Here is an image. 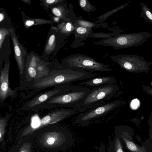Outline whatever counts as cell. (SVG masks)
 Instances as JSON below:
<instances>
[{
	"label": "cell",
	"mask_w": 152,
	"mask_h": 152,
	"mask_svg": "<svg viewBox=\"0 0 152 152\" xmlns=\"http://www.w3.org/2000/svg\"><path fill=\"white\" fill-rule=\"evenodd\" d=\"M98 75L63 67L59 70L51 71L46 76L34 80L25 89L38 91L52 87L68 85L76 81L91 79Z\"/></svg>",
	"instance_id": "obj_1"
},
{
	"label": "cell",
	"mask_w": 152,
	"mask_h": 152,
	"mask_svg": "<svg viewBox=\"0 0 152 152\" xmlns=\"http://www.w3.org/2000/svg\"><path fill=\"white\" fill-rule=\"evenodd\" d=\"M118 90L116 84L107 85L95 87L85 98L73 108L81 113L88 111L98 105L104 104V101L112 98Z\"/></svg>",
	"instance_id": "obj_2"
},
{
	"label": "cell",
	"mask_w": 152,
	"mask_h": 152,
	"mask_svg": "<svg viewBox=\"0 0 152 152\" xmlns=\"http://www.w3.org/2000/svg\"><path fill=\"white\" fill-rule=\"evenodd\" d=\"M151 36L152 34L146 32L120 34L95 42L94 44L111 47L117 50L142 45Z\"/></svg>",
	"instance_id": "obj_3"
},
{
	"label": "cell",
	"mask_w": 152,
	"mask_h": 152,
	"mask_svg": "<svg viewBox=\"0 0 152 152\" xmlns=\"http://www.w3.org/2000/svg\"><path fill=\"white\" fill-rule=\"evenodd\" d=\"M91 90L88 88L77 86L71 91L52 98L43 104L40 110L57 107L73 108L85 98Z\"/></svg>",
	"instance_id": "obj_4"
},
{
	"label": "cell",
	"mask_w": 152,
	"mask_h": 152,
	"mask_svg": "<svg viewBox=\"0 0 152 152\" xmlns=\"http://www.w3.org/2000/svg\"><path fill=\"white\" fill-rule=\"evenodd\" d=\"M64 68L80 71L107 72L113 71L108 65L83 54H73L66 59Z\"/></svg>",
	"instance_id": "obj_5"
},
{
	"label": "cell",
	"mask_w": 152,
	"mask_h": 152,
	"mask_svg": "<svg viewBox=\"0 0 152 152\" xmlns=\"http://www.w3.org/2000/svg\"><path fill=\"white\" fill-rule=\"evenodd\" d=\"M77 86L64 85L54 86L53 89L40 94L28 101L24 104L22 109L25 111H38L43 104L52 98L71 91Z\"/></svg>",
	"instance_id": "obj_6"
},
{
	"label": "cell",
	"mask_w": 152,
	"mask_h": 152,
	"mask_svg": "<svg viewBox=\"0 0 152 152\" xmlns=\"http://www.w3.org/2000/svg\"><path fill=\"white\" fill-rule=\"evenodd\" d=\"M111 57L122 68L128 71L148 69L152 63L147 61L143 57L136 55H115Z\"/></svg>",
	"instance_id": "obj_7"
},
{
	"label": "cell",
	"mask_w": 152,
	"mask_h": 152,
	"mask_svg": "<svg viewBox=\"0 0 152 152\" xmlns=\"http://www.w3.org/2000/svg\"><path fill=\"white\" fill-rule=\"evenodd\" d=\"M120 101L116 100L98 105L91 109L81 113L76 118L75 124L84 125L93 119L104 115L116 109L120 104Z\"/></svg>",
	"instance_id": "obj_8"
},
{
	"label": "cell",
	"mask_w": 152,
	"mask_h": 152,
	"mask_svg": "<svg viewBox=\"0 0 152 152\" xmlns=\"http://www.w3.org/2000/svg\"><path fill=\"white\" fill-rule=\"evenodd\" d=\"M115 135L121 140L127 150L131 152H152L148 145L141 146L135 142L132 129L130 127L117 126L115 128Z\"/></svg>",
	"instance_id": "obj_9"
},
{
	"label": "cell",
	"mask_w": 152,
	"mask_h": 152,
	"mask_svg": "<svg viewBox=\"0 0 152 152\" xmlns=\"http://www.w3.org/2000/svg\"><path fill=\"white\" fill-rule=\"evenodd\" d=\"M9 64H6L1 71L0 77V103L1 104L8 97L14 98L16 96L17 90L10 88L9 82Z\"/></svg>",
	"instance_id": "obj_10"
},
{
	"label": "cell",
	"mask_w": 152,
	"mask_h": 152,
	"mask_svg": "<svg viewBox=\"0 0 152 152\" xmlns=\"http://www.w3.org/2000/svg\"><path fill=\"white\" fill-rule=\"evenodd\" d=\"M116 81L113 76L95 77L80 83L78 85L83 86L87 87H98L107 85L114 84Z\"/></svg>",
	"instance_id": "obj_11"
},
{
	"label": "cell",
	"mask_w": 152,
	"mask_h": 152,
	"mask_svg": "<svg viewBox=\"0 0 152 152\" xmlns=\"http://www.w3.org/2000/svg\"><path fill=\"white\" fill-rule=\"evenodd\" d=\"M109 148L111 152H125L123 144L121 139L115 135L114 140L110 142Z\"/></svg>",
	"instance_id": "obj_12"
},
{
	"label": "cell",
	"mask_w": 152,
	"mask_h": 152,
	"mask_svg": "<svg viewBox=\"0 0 152 152\" xmlns=\"http://www.w3.org/2000/svg\"><path fill=\"white\" fill-rule=\"evenodd\" d=\"M140 5L141 7L140 17L143 18L147 22L152 25V12L146 4L141 3H140Z\"/></svg>",
	"instance_id": "obj_13"
},
{
	"label": "cell",
	"mask_w": 152,
	"mask_h": 152,
	"mask_svg": "<svg viewBox=\"0 0 152 152\" xmlns=\"http://www.w3.org/2000/svg\"><path fill=\"white\" fill-rule=\"evenodd\" d=\"M129 2L111 11L107 12L99 17L98 18V20L96 21L97 23H102L104 22L106 19L112 15L121 10L127 6L129 4Z\"/></svg>",
	"instance_id": "obj_14"
},
{
	"label": "cell",
	"mask_w": 152,
	"mask_h": 152,
	"mask_svg": "<svg viewBox=\"0 0 152 152\" xmlns=\"http://www.w3.org/2000/svg\"><path fill=\"white\" fill-rule=\"evenodd\" d=\"M79 2L80 7L85 12H90L96 10L95 7L86 0H80Z\"/></svg>",
	"instance_id": "obj_15"
},
{
	"label": "cell",
	"mask_w": 152,
	"mask_h": 152,
	"mask_svg": "<svg viewBox=\"0 0 152 152\" xmlns=\"http://www.w3.org/2000/svg\"><path fill=\"white\" fill-rule=\"evenodd\" d=\"M76 23L77 24V26L76 27L79 26L88 29L92 28L94 25L93 23L82 20H78Z\"/></svg>",
	"instance_id": "obj_16"
},
{
	"label": "cell",
	"mask_w": 152,
	"mask_h": 152,
	"mask_svg": "<svg viewBox=\"0 0 152 152\" xmlns=\"http://www.w3.org/2000/svg\"><path fill=\"white\" fill-rule=\"evenodd\" d=\"M89 30V29L78 26L76 27V31L77 33L79 35H83L86 33Z\"/></svg>",
	"instance_id": "obj_17"
},
{
	"label": "cell",
	"mask_w": 152,
	"mask_h": 152,
	"mask_svg": "<svg viewBox=\"0 0 152 152\" xmlns=\"http://www.w3.org/2000/svg\"><path fill=\"white\" fill-rule=\"evenodd\" d=\"M140 105V102L137 99L133 100L131 104V107L132 109L135 110L137 109Z\"/></svg>",
	"instance_id": "obj_18"
},
{
	"label": "cell",
	"mask_w": 152,
	"mask_h": 152,
	"mask_svg": "<svg viewBox=\"0 0 152 152\" xmlns=\"http://www.w3.org/2000/svg\"><path fill=\"white\" fill-rule=\"evenodd\" d=\"M40 124V122L39 120L37 119H33L32 122V127L35 128L39 127Z\"/></svg>",
	"instance_id": "obj_19"
},
{
	"label": "cell",
	"mask_w": 152,
	"mask_h": 152,
	"mask_svg": "<svg viewBox=\"0 0 152 152\" xmlns=\"http://www.w3.org/2000/svg\"><path fill=\"white\" fill-rule=\"evenodd\" d=\"M52 11L54 14L58 17H59L61 16V15L60 11L57 8H53Z\"/></svg>",
	"instance_id": "obj_20"
},
{
	"label": "cell",
	"mask_w": 152,
	"mask_h": 152,
	"mask_svg": "<svg viewBox=\"0 0 152 152\" xmlns=\"http://www.w3.org/2000/svg\"><path fill=\"white\" fill-rule=\"evenodd\" d=\"M15 53L17 57L20 56L21 55V51L18 46L16 45L15 46Z\"/></svg>",
	"instance_id": "obj_21"
},
{
	"label": "cell",
	"mask_w": 152,
	"mask_h": 152,
	"mask_svg": "<svg viewBox=\"0 0 152 152\" xmlns=\"http://www.w3.org/2000/svg\"><path fill=\"white\" fill-rule=\"evenodd\" d=\"M55 39V36L54 35H52L51 36L49 39L48 42L49 45L52 46L53 45Z\"/></svg>",
	"instance_id": "obj_22"
},
{
	"label": "cell",
	"mask_w": 152,
	"mask_h": 152,
	"mask_svg": "<svg viewBox=\"0 0 152 152\" xmlns=\"http://www.w3.org/2000/svg\"><path fill=\"white\" fill-rule=\"evenodd\" d=\"M105 145L103 143H102L99 148V152H105Z\"/></svg>",
	"instance_id": "obj_23"
},
{
	"label": "cell",
	"mask_w": 152,
	"mask_h": 152,
	"mask_svg": "<svg viewBox=\"0 0 152 152\" xmlns=\"http://www.w3.org/2000/svg\"><path fill=\"white\" fill-rule=\"evenodd\" d=\"M66 28L68 31H71L72 29V26L71 24L69 23H68L66 25Z\"/></svg>",
	"instance_id": "obj_24"
},
{
	"label": "cell",
	"mask_w": 152,
	"mask_h": 152,
	"mask_svg": "<svg viewBox=\"0 0 152 152\" xmlns=\"http://www.w3.org/2000/svg\"><path fill=\"white\" fill-rule=\"evenodd\" d=\"M55 141V139L53 138H49L47 140V143L49 145H52Z\"/></svg>",
	"instance_id": "obj_25"
},
{
	"label": "cell",
	"mask_w": 152,
	"mask_h": 152,
	"mask_svg": "<svg viewBox=\"0 0 152 152\" xmlns=\"http://www.w3.org/2000/svg\"><path fill=\"white\" fill-rule=\"evenodd\" d=\"M34 23V21H28L26 22V25L27 26H30L33 25Z\"/></svg>",
	"instance_id": "obj_26"
},
{
	"label": "cell",
	"mask_w": 152,
	"mask_h": 152,
	"mask_svg": "<svg viewBox=\"0 0 152 152\" xmlns=\"http://www.w3.org/2000/svg\"><path fill=\"white\" fill-rule=\"evenodd\" d=\"M56 1L55 0H47L46 1L47 3L48 4H52Z\"/></svg>",
	"instance_id": "obj_27"
},
{
	"label": "cell",
	"mask_w": 152,
	"mask_h": 152,
	"mask_svg": "<svg viewBox=\"0 0 152 152\" xmlns=\"http://www.w3.org/2000/svg\"><path fill=\"white\" fill-rule=\"evenodd\" d=\"M4 15L2 13H1L0 14V21L1 22L4 18Z\"/></svg>",
	"instance_id": "obj_28"
},
{
	"label": "cell",
	"mask_w": 152,
	"mask_h": 152,
	"mask_svg": "<svg viewBox=\"0 0 152 152\" xmlns=\"http://www.w3.org/2000/svg\"><path fill=\"white\" fill-rule=\"evenodd\" d=\"M54 20L55 21H57L59 20V18L57 17H55L54 18Z\"/></svg>",
	"instance_id": "obj_29"
},
{
	"label": "cell",
	"mask_w": 152,
	"mask_h": 152,
	"mask_svg": "<svg viewBox=\"0 0 152 152\" xmlns=\"http://www.w3.org/2000/svg\"><path fill=\"white\" fill-rule=\"evenodd\" d=\"M107 152H111V151L109 148H107Z\"/></svg>",
	"instance_id": "obj_30"
},
{
	"label": "cell",
	"mask_w": 152,
	"mask_h": 152,
	"mask_svg": "<svg viewBox=\"0 0 152 152\" xmlns=\"http://www.w3.org/2000/svg\"><path fill=\"white\" fill-rule=\"evenodd\" d=\"M1 136H2V135H1V133H0V137H1Z\"/></svg>",
	"instance_id": "obj_31"
},
{
	"label": "cell",
	"mask_w": 152,
	"mask_h": 152,
	"mask_svg": "<svg viewBox=\"0 0 152 152\" xmlns=\"http://www.w3.org/2000/svg\"><path fill=\"white\" fill-rule=\"evenodd\" d=\"M21 152H24V151H22Z\"/></svg>",
	"instance_id": "obj_32"
},
{
	"label": "cell",
	"mask_w": 152,
	"mask_h": 152,
	"mask_svg": "<svg viewBox=\"0 0 152 152\" xmlns=\"http://www.w3.org/2000/svg\"><path fill=\"white\" fill-rule=\"evenodd\" d=\"M152 93V92H151Z\"/></svg>",
	"instance_id": "obj_33"
}]
</instances>
